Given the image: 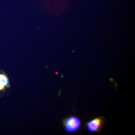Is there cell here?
I'll use <instances>...</instances> for the list:
<instances>
[{
	"label": "cell",
	"instance_id": "obj_1",
	"mask_svg": "<svg viewBox=\"0 0 135 135\" xmlns=\"http://www.w3.org/2000/svg\"><path fill=\"white\" fill-rule=\"evenodd\" d=\"M62 123L65 130L67 134L77 132L82 126L81 120L77 116H69L64 119Z\"/></svg>",
	"mask_w": 135,
	"mask_h": 135
},
{
	"label": "cell",
	"instance_id": "obj_2",
	"mask_svg": "<svg viewBox=\"0 0 135 135\" xmlns=\"http://www.w3.org/2000/svg\"><path fill=\"white\" fill-rule=\"evenodd\" d=\"M106 122L104 117H96L88 121L86 124V127L89 133H99L101 131Z\"/></svg>",
	"mask_w": 135,
	"mask_h": 135
},
{
	"label": "cell",
	"instance_id": "obj_3",
	"mask_svg": "<svg viewBox=\"0 0 135 135\" xmlns=\"http://www.w3.org/2000/svg\"><path fill=\"white\" fill-rule=\"evenodd\" d=\"M10 87L9 79L6 74L0 71V93L5 92L7 88Z\"/></svg>",
	"mask_w": 135,
	"mask_h": 135
}]
</instances>
